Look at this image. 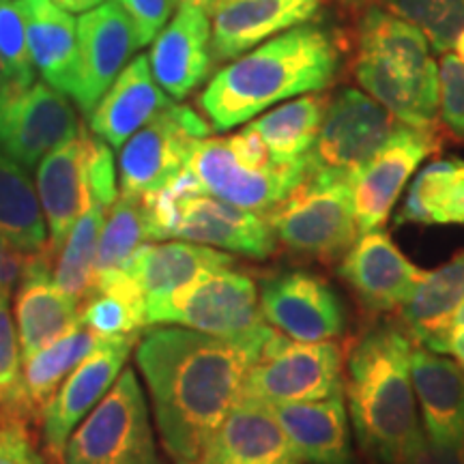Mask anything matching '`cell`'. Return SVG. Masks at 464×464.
I'll return each instance as SVG.
<instances>
[{
  "label": "cell",
  "instance_id": "816d5d0a",
  "mask_svg": "<svg viewBox=\"0 0 464 464\" xmlns=\"http://www.w3.org/2000/svg\"><path fill=\"white\" fill-rule=\"evenodd\" d=\"M5 84V72H3V63H0V89H3Z\"/></svg>",
  "mask_w": 464,
  "mask_h": 464
},
{
  "label": "cell",
  "instance_id": "6da1fadb",
  "mask_svg": "<svg viewBox=\"0 0 464 464\" xmlns=\"http://www.w3.org/2000/svg\"><path fill=\"white\" fill-rule=\"evenodd\" d=\"M136 363L166 456L174 464H200L208 440L239 402L252 357L216 335L149 324L136 342Z\"/></svg>",
  "mask_w": 464,
  "mask_h": 464
},
{
  "label": "cell",
  "instance_id": "30bf717a",
  "mask_svg": "<svg viewBox=\"0 0 464 464\" xmlns=\"http://www.w3.org/2000/svg\"><path fill=\"white\" fill-rule=\"evenodd\" d=\"M211 133V125L188 106H168L121 147L119 194L142 196L158 191L181 174L191 149Z\"/></svg>",
  "mask_w": 464,
  "mask_h": 464
},
{
  "label": "cell",
  "instance_id": "7c38bea8",
  "mask_svg": "<svg viewBox=\"0 0 464 464\" xmlns=\"http://www.w3.org/2000/svg\"><path fill=\"white\" fill-rule=\"evenodd\" d=\"M80 130L78 114L65 92L34 82L26 89H0V153L24 170L72 140Z\"/></svg>",
  "mask_w": 464,
  "mask_h": 464
},
{
  "label": "cell",
  "instance_id": "c3c4849f",
  "mask_svg": "<svg viewBox=\"0 0 464 464\" xmlns=\"http://www.w3.org/2000/svg\"><path fill=\"white\" fill-rule=\"evenodd\" d=\"M454 48L458 52V58H460V61H464V31H462L460 37H458V42H456Z\"/></svg>",
  "mask_w": 464,
  "mask_h": 464
},
{
  "label": "cell",
  "instance_id": "f5cc1de1",
  "mask_svg": "<svg viewBox=\"0 0 464 464\" xmlns=\"http://www.w3.org/2000/svg\"><path fill=\"white\" fill-rule=\"evenodd\" d=\"M282 464H304V462H299L297 458H293V460H286V462H282Z\"/></svg>",
  "mask_w": 464,
  "mask_h": 464
},
{
  "label": "cell",
  "instance_id": "ba28073f",
  "mask_svg": "<svg viewBox=\"0 0 464 464\" xmlns=\"http://www.w3.org/2000/svg\"><path fill=\"white\" fill-rule=\"evenodd\" d=\"M65 464H160L149 404L136 370L123 368L110 392L69 437Z\"/></svg>",
  "mask_w": 464,
  "mask_h": 464
},
{
  "label": "cell",
  "instance_id": "681fc988",
  "mask_svg": "<svg viewBox=\"0 0 464 464\" xmlns=\"http://www.w3.org/2000/svg\"><path fill=\"white\" fill-rule=\"evenodd\" d=\"M344 3L348 5V7H353V9H359V7H363V5H368L370 0H344Z\"/></svg>",
  "mask_w": 464,
  "mask_h": 464
},
{
  "label": "cell",
  "instance_id": "5b68a950",
  "mask_svg": "<svg viewBox=\"0 0 464 464\" xmlns=\"http://www.w3.org/2000/svg\"><path fill=\"white\" fill-rule=\"evenodd\" d=\"M153 241L183 239L247 258H269L277 249L265 213H254L207 194L188 168L158 191L142 196Z\"/></svg>",
  "mask_w": 464,
  "mask_h": 464
},
{
  "label": "cell",
  "instance_id": "f907efd6",
  "mask_svg": "<svg viewBox=\"0 0 464 464\" xmlns=\"http://www.w3.org/2000/svg\"><path fill=\"white\" fill-rule=\"evenodd\" d=\"M226 3H230V0H213L211 11H208V14H213V11H216L218 7H222V5H226Z\"/></svg>",
  "mask_w": 464,
  "mask_h": 464
},
{
  "label": "cell",
  "instance_id": "1f68e13d",
  "mask_svg": "<svg viewBox=\"0 0 464 464\" xmlns=\"http://www.w3.org/2000/svg\"><path fill=\"white\" fill-rule=\"evenodd\" d=\"M0 237L24 254L50 249L37 189L24 168L5 153H0Z\"/></svg>",
  "mask_w": 464,
  "mask_h": 464
},
{
  "label": "cell",
  "instance_id": "f546056e",
  "mask_svg": "<svg viewBox=\"0 0 464 464\" xmlns=\"http://www.w3.org/2000/svg\"><path fill=\"white\" fill-rule=\"evenodd\" d=\"M396 224H464V160H437L423 168L409 188Z\"/></svg>",
  "mask_w": 464,
  "mask_h": 464
},
{
  "label": "cell",
  "instance_id": "d590c367",
  "mask_svg": "<svg viewBox=\"0 0 464 464\" xmlns=\"http://www.w3.org/2000/svg\"><path fill=\"white\" fill-rule=\"evenodd\" d=\"M150 241H153V237H150V226L142 198L119 194V198L110 207L100 241H97L92 282L97 277L123 271L130 265V260L136 256L138 249Z\"/></svg>",
  "mask_w": 464,
  "mask_h": 464
},
{
  "label": "cell",
  "instance_id": "7a4b0ae2",
  "mask_svg": "<svg viewBox=\"0 0 464 464\" xmlns=\"http://www.w3.org/2000/svg\"><path fill=\"white\" fill-rule=\"evenodd\" d=\"M338 65L332 33L301 24L219 69L198 103L211 130L228 131L284 100L323 91L334 82Z\"/></svg>",
  "mask_w": 464,
  "mask_h": 464
},
{
  "label": "cell",
  "instance_id": "bcb514c9",
  "mask_svg": "<svg viewBox=\"0 0 464 464\" xmlns=\"http://www.w3.org/2000/svg\"><path fill=\"white\" fill-rule=\"evenodd\" d=\"M58 7H63L69 14H84V11H91L100 7L103 0H54Z\"/></svg>",
  "mask_w": 464,
  "mask_h": 464
},
{
  "label": "cell",
  "instance_id": "4fadbf2b",
  "mask_svg": "<svg viewBox=\"0 0 464 464\" xmlns=\"http://www.w3.org/2000/svg\"><path fill=\"white\" fill-rule=\"evenodd\" d=\"M344 351L338 342H297L247 370L241 396L266 404L314 402L344 393Z\"/></svg>",
  "mask_w": 464,
  "mask_h": 464
},
{
  "label": "cell",
  "instance_id": "2e32d148",
  "mask_svg": "<svg viewBox=\"0 0 464 464\" xmlns=\"http://www.w3.org/2000/svg\"><path fill=\"white\" fill-rule=\"evenodd\" d=\"M437 149L434 130L402 125L387 147L355 174L351 185L359 235L385 226L417 166Z\"/></svg>",
  "mask_w": 464,
  "mask_h": 464
},
{
  "label": "cell",
  "instance_id": "277c9868",
  "mask_svg": "<svg viewBox=\"0 0 464 464\" xmlns=\"http://www.w3.org/2000/svg\"><path fill=\"white\" fill-rule=\"evenodd\" d=\"M355 78L404 125L434 130L439 119V67L430 44L402 17L370 7L359 24Z\"/></svg>",
  "mask_w": 464,
  "mask_h": 464
},
{
  "label": "cell",
  "instance_id": "e0dca14e",
  "mask_svg": "<svg viewBox=\"0 0 464 464\" xmlns=\"http://www.w3.org/2000/svg\"><path fill=\"white\" fill-rule=\"evenodd\" d=\"M95 138L80 125L72 140L63 142L39 161L34 189L48 226V247L56 258L73 224L89 207V168Z\"/></svg>",
  "mask_w": 464,
  "mask_h": 464
},
{
  "label": "cell",
  "instance_id": "5bb4252c",
  "mask_svg": "<svg viewBox=\"0 0 464 464\" xmlns=\"http://www.w3.org/2000/svg\"><path fill=\"white\" fill-rule=\"evenodd\" d=\"M138 338L140 334L102 338L100 344L92 348L58 387L56 396L50 400L42 415L45 456H50V460H61L67 440L78 423L95 409L123 372Z\"/></svg>",
  "mask_w": 464,
  "mask_h": 464
},
{
  "label": "cell",
  "instance_id": "8992f818",
  "mask_svg": "<svg viewBox=\"0 0 464 464\" xmlns=\"http://www.w3.org/2000/svg\"><path fill=\"white\" fill-rule=\"evenodd\" d=\"M149 324H179L235 342L246 348L252 365L263 362L277 334L260 312L256 284L235 265L208 271L164 297L149 301Z\"/></svg>",
  "mask_w": 464,
  "mask_h": 464
},
{
  "label": "cell",
  "instance_id": "11a10c76",
  "mask_svg": "<svg viewBox=\"0 0 464 464\" xmlns=\"http://www.w3.org/2000/svg\"><path fill=\"white\" fill-rule=\"evenodd\" d=\"M160 464H164V462H160Z\"/></svg>",
  "mask_w": 464,
  "mask_h": 464
},
{
  "label": "cell",
  "instance_id": "4316f807",
  "mask_svg": "<svg viewBox=\"0 0 464 464\" xmlns=\"http://www.w3.org/2000/svg\"><path fill=\"white\" fill-rule=\"evenodd\" d=\"M26 20L34 72L52 89L73 95L78 80V20L54 0H17Z\"/></svg>",
  "mask_w": 464,
  "mask_h": 464
},
{
  "label": "cell",
  "instance_id": "60d3db41",
  "mask_svg": "<svg viewBox=\"0 0 464 464\" xmlns=\"http://www.w3.org/2000/svg\"><path fill=\"white\" fill-rule=\"evenodd\" d=\"M33 423L26 415L0 417V464H50L34 445Z\"/></svg>",
  "mask_w": 464,
  "mask_h": 464
},
{
  "label": "cell",
  "instance_id": "e575fe53",
  "mask_svg": "<svg viewBox=\"0 0 464 464\" xmlns=\"http://www.w3.org/2000/svg\"><path fill=\"white\" fill-rule=\"evenodd\" d=\"M110 202L100 196H91L89 207L73 224L67 241L58 249L54 258V282L73 299L82 304L92 286L95 274L97 241H100L103 222L110 211Z\"/></svg>",
  "mask_w": 464,
  "mask_h": 464
},
{
  "label": "cell",
  "instance_id": "52a82bcc",
  "mask_svg": "<svg viewBox=\"0 0 464 464\" xmlns=\"http://www.w3.org/2000/svg\"><path fill=\"white\" fill-rule=\"evenodd\" d=\"M402 125L368 92L340 89L329 100L314 147L305 155V181H353Z\"/></svg>",
  "mask_w": 464,
  "mask_h": 464
},
{
  "label": "cell",
  "instance_id": "836d02e7",
  "mask_svg": "<svg viewBox=\"0 0 464 464\" xmlns=\"http://www.w3.org/2000/svg\"><path fill=\"white\" fill-rule=\"evenodd\" d=\"M100 340L102 335L80 323L72 332L24 362V392L39 423H42L45 406L56 396L58 387L65 382L67 376L78 368V363L92 348L100 344Z\"/></svg>",
  "mask_w": 464,
  "mask_h": 464
},
{
  "label": "cell",
  "instance_id": "484cf974",
  "mask_svg": "<svg viewBox=\"0 0 464 464\" xmlns=\"http://www.w3.org/2000/svg\"><path fill=\"white\" fill-rule=\"evenodd\" d=\"M411 376L421 404L423 432L437 443L464 440V370L415 342Z\"/></svg>",
  "mask_w": 464,
  "mask_h": 464
},
{
  "label": "cell",
  "instance_id": "f6af8a7d",
  "mask_svg": "<svg viewBox=\"0 0 464 464\" xmlns=\"http://www.w3.org/2000/svg\"><path fill=\"white\" fill-rule=\"evenodd\" d=\"M445 353L454 355L456 362L464 365V301L456 310L454 321H451V327L448 334V344H445Z\"/></svg>",
  "mask_w": 464,
  "mask_h": 464
},
{
  "label": "cell",
  "instance_id": "3957f363",
  "mask_svg": "<svg viewBox=\"0 0 464 464\" xmlns=\"http://www.w3.org/2000/svg\"><path fill=\"white\" fill-rule=\"evenodd\" d=\"M413 335L374 327L348 357L344 393L359 448L381 464H406L423 439L411 376Z\"/></svg>",
  "mask_w": 464,
  "mask_h": 464
},
{
  "label": "cell",
  "instance_id": "f1b7e54d",
  "mask_svg": "<svg viewBox=\"0 0 464 464\" xmlns=\"http://www.w3.org/2000/svg\"><path fill=\"white\" fill-rule=\"evenodd\" d=\"M464 301V252L421 277L402 305V318L417 344L445 353L456 310Z\"/></svg>",
  "mask_w": 464,
  "mask_h": 464
},
{
  "label": "cell",
  "instance_id": "cb8c5ba5",
  "mask_svg": "<svg viewBox=\"0 0 464 464\" xmlns=\"http://www.w3.org/2000/svg\"><path fill=\"white\" fill-rule=\"evenodd\" d=\"M293 458L271 404L241 396L208 440L200 464H282Z\"/></svg>",
  "mask_w": 464,
  "mask_h": 464
},
{
  "label": "cell",
  "instance_id": "44dd1931",
  "mask_svg": "<svg viewBox=\"0 0 464 464\" xmlns=\"http://www.w3.org/2000/svg\"><path fill=\"white\" fill-rule=\"evenodd\" d=\"M150 72L172 100H185L208 78L213 67L211 20L200 7L183 5L153 42Z\"/></svg>",
  "mask_w": 464,
  "mask_h": 464
},
{
  "label": "cell",
  "instance_id": "83f0119b",
  "mask_svg": "<svg viewBox=\"0 0 464 464\" xmlns=\"http://www.w3.org/2000/svg\"><path fill=\"white\" fill-rule=\"evenodd\" d=\"M235 265V256L216 247L191 241L147 243L125 266V274L136 282L144 299L155 301L172 290L194 282L208 271Z\"/></svg>",
  "mask_w": 464,
  "mask_h": 464
},
{
  "label": "cell",
  "instance_id": "f35d334b",
  "mask_svg": "<svg viewBox=\"0 0 464 464\" xmlns=\"http://www.w3.org/2000/svg\"><path fill=\"white\" fill-rule=\"evenodd\" d=\"M0 63L7 89H26L34 82L26 37V20L17 0H0Z\"/></svg>",
  "mask_w": 464,
  "mask_h": 464
},
{
  "label": "cell",
  "instance_id": "ab89813d",
  "mask_svg": "<svg viewBox=\"0 0 464 464\" xmlns=\"http://www.w3.org/2000/svg\"><path fill=\"white\" fill-rule=\"evenodd\" d=\"M439 110L445 127L464 142V61L445 52L439 63Z\"/></svg>",
  "mask_w": 464,
  "mask_h": 464
},
{
  "label": "cell",
  "instance_id": "4dcf8cb0",
  "mask_svg": "<svg viewBox=\"0 0 464 464\" xmlns=\"http://www.w3.org/2000/svg\"><path fill=\"white\" fill-rule=\"evenodd\" d=\"M329 97L323 92H305L297 100L277 106L249 123L263 138L277 164H295L305 160L321 131Z\"/></svg>",
  "mask_w": 464,
  "mask_h": 464
},
{
  "label": "cell",
  "instance_id": "74e56055",
  "mask_svg": "<svg viewBox=\"0 0 464 464\" xmlns=\"http://www.w3.org/2000/svg\"><path fill=\"white\" fill-rule=\"evenodd\" d=\"M11 290H0V417L26 415L39 423L24 392V370L14 316L9 305Z\"/></svg>",
  "mask_w": 464,
  "mask_h": 464
},
{
  "label": "cell",
  "instance_id": "b9f144b4",
  "mask_svg": "<svg viewBox=\"0 0 464 464\" xmlns=\"http://www.w3.org/2000/svg\"><path fill=\"white\" fill-rule=\"evenodd\" d=\"M123 14L130 17L136 33L138 48H144L164 31L172 11V0H114Z\"/></svg>",
  "mask_w": 464,
  "mask_h": 464
},
{
  "label": "cell",
  "instance_id": "603a6c76",
  "mask_svg": "<svg viewBox=\"0 0 464 464\" xmlns=\"http://www.w3.org/2000/svg\"><path fill=\"white\" fill-rule=\"evenodd\" d=\"M172 106L150 72L147 56H136L116 75L112 86L89 114L92 136L119 150L161 110Z\"/></svg>",
  "mask_w": 464,
  "mask_h": 464
},
{
  "label": "cell",
  "instance_id": "ffe728a7",
  "mask_svg": "<svg viewBox=\"0 0 464 464\" xmlns=\"http://www.w3.org/2000/svg\"><path fill=\"white\" fill-rule=\"evenodd\" d=\"M340 276L357 299L372 312L402 307L426 271L411 263L385 230H370L357 237L342 256Z\"/></svg>",
  "mask_w": 464,
  "mask_h": 464
},
{
  "label": "cell",
  "instance_id": "7bdbcfd3",
  "mask_svg": "<svg viewBox=\"0 0 464 464\" xmlns=\"http://www.w3.org/2000/svg\"><path fill=\"white\" fill-rule=\"evenodd\" d=\"M406 464H464V440L460 443H437L428 434L417 445Z\"/></svg>",
  "mask_w": 464,
  "mask_h": 464
},
{
  "label": "cell",
  "instance_id": "7dc6e473",
  "mask_svg": "<svg viewBox=\"0 0 464 464\" xmlns=\"http://www.w3.org/2000/svg\"><path fill=\"white\" fill-rule=\"evenodd\" d=\"M211 3H213V0H172V5H177V7H183V5H191V7L205 9L207 14L211 11Z\"/></svg>",
  "mask_w": 464,
  "mask_h": 464
},
{
  "label": "cell",
  "instance_id": "db71d44e",
  "mask_svg": "<svg viewBox=\"0 0 464 464\" xmlns=\"http://www.w3.org/2000/svg\"><path fill=\"white\" fill-rule=\"evenodd\" d=\"M58 464H65V462H63V460H58Z\"/></svg>",
  "mask_w": 464,
  "mask_h": 464
},
{
  "label": "cell",
  "instance_id": "9c48e42d",
  "mask_svg": "<svg viewBox=\"0 0 464 464\" xmlns=\"http://www.w3.org/2000/svg\"><path fill=\"white\" fill-rule=\"evenodd\" d=\"M265 216L277 243L301 256L342 258L359 237L351 181H304Z\"/></svg>",
  "mask_w": 464,
  "mask_h": 464
},
{
  "label": "cell",
  "instance_id": "d6a6232c",
  "mask_svg": "<svg viewBox=\"0 0 464 464\" xmlns=\"http://www.w3.org/2000/svg\"><path fill=\"white\" fill-rule=\"evenodd\" d=\"M80 323L102 338L140 334L147 327V299L125 269L97 277L80 307Z\"/></svg>",
  "mask_w": 464,
  "mask_h": 464
},
{
  "label": "cell",
  "instance_id": "7402d4cb",
  "mask_svg": "<svg viewBox=\"0 0 464 464\" xmlns=\"http://www.w3.org/2000/svg\"><path fill=\"white\" fill-rule=\"evenodd\" d=\"M323 0H230L213 11V61H232L274 34L307 24Z\"/></svg>",
  "mask_w": 464,
  "mask_h": 464
},
{
  "label": "cell",
  "instance_id": "8fae6325",
  "mask_svg": "<svg viewBox=\"0 0 464 464\" xmlns=\"http://www.w3.org/2000/svg\"><path fill=\"white\" fill-rule=\"evenodd\" d=\"M185 168L207 194L254 213H266L305 181V160L254 168L237 155L228 138L196 142Z\"/></svg>",
  "mask_w": 464,
  "mask_h": 464
},
{
  "label": "cell",
  "instance_id": "d4e9b609",
  "mask_svg": "<svg viewBox=\"0 0 464 464\" xmlns=\"http://www.w3.org/2000/svg\"><path fill=\"white\" fill-rule=\"evenodd\" d=\"M293 456L305 464H353L344 393L314 402L271 404Z\"/></svg>",
  "mask_w": 464,
  "mask_h": 464
},
{
  "label": "cell",
  "instance_id": "9a60e30c",
  "mask_svg": "<svg viewBox=\"0 0 464 464\" xmlns=\"http://www.w3.org/2000/svg\"><path fill=\"white\" fill-rule=\"evenodd\" d=\"M265 321L297 342L335 340L346 329V310L332 284L310 271H286L260 284Z\"/></svg>",
  "mask_w": 464,
  "mask_h": 464
},
{
  "label": "cell",
  "instance_id": "d6986e66",
  "mask_svg": "<svg viewBox=\"0 0 464 464\" xmlns=\"http://www.w3.org/2000/svg\"><path fill=\"white\" fill-rule=\"evenodd\" d=\"M52 265L54 256L50 249L28 254L15 286V323L22 362H28L80 324L82 304L58 288Z\"/></svg>",
  "mask_w": 464,
  "mask_h": 464
},
{
  "label": "cell",
  "instance_id": "ee69618b",
  "mask_svg": "<svg viewBox=\"0 0 464 464\" xmlns=\"http://www.w3.org/2000/svg\"><path fill=\"white\" fill-rule=\"evenodd\" d=\"M28 254L15 249L7 239L0 237V290H14L20 282Z\"/></svg>",
  "mask_w": 464,
  "mask_h": 464
},
{
  "label": "cell",
  "instance_id": "ac0fdd59",
  "mask_svg": "<svg viewBox=\"0 0 464 464\" xmlns=\"http://www.w3.org/2000/svg\"><path fill=\"white\" fill-rule=\"evenodd\" d=\"M138 50L130 17L116 3H102L78 20V80L73 102L91 114Z\"/></svg>",
  "mask_w": 464,
  "mask_h": 464
},
{
  "label": "cell",
  "instance_id": "8d00e7d4",
  "mask_svg": "<svg viewBox=\"0 0 464 464\" xmlns=\"http://www.w3.org/2000/svg\"><path fill=\"white\" fill-rule=\"evenodd\" d=\"M390 14L420 28L434 50H454L464 31V0H381Z\"/></svg>",
  "mask_w": 464,
  "mask_h": 464
}]
</instances>
